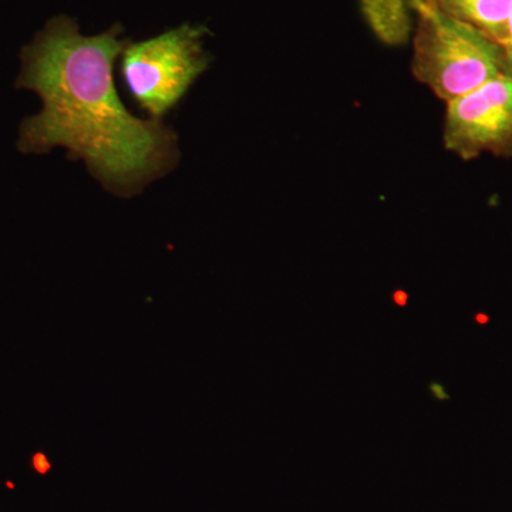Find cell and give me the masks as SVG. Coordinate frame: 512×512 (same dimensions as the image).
I'll list each match as a JSON object with an SVG mask.
<instances>
[{
    "mask_svg": "<svg viewBox=\"0 0 512 512\" xmlns=\"http://www.w3.org/2000/svg\"><path fill=\"white\" fill-rule=\"evenodd\" d=\"M120 26L84 36L60 16L22 50L18 89L42 100V110L23 120L18 148L46 154L66 148L82 160L107 191L130 197L173 170L178 138L160 120H143L124 107L114 83V63L128 42Z\"/></svg>",
    "mask_w": 512,
    "mask_h": 512,
    "instance_id": "6da1fadb",
    "label": "cell"
},
{
    "mask_svg": "<svg viewBox=\"0 0 512 512\" xmlns=\"http://www.w3.org/2000/svg\"><path fill=\"white\" fill-rule=\"evenodd\" d=\"M414 8L410 69L437 99L450 103L503 74V52L493 39L424 0H414Z\"/></svg>",
    "mask_w": 512,
    "mask_h": 512,
    "instance_id": "7a4b0ae2",
    "label": "cell"
},
{
    "mask_svg": "<svg viewBox=\"0 0 512 512\" xmlns=\"http://www.w3.org/2000/svg\"><path fill=\"white\" fill-rule=\"evenodd\" d=\"M204 26L183 25L163 35L128 43L121 53V76L128 93L151 119L173 110L210 64Z\"/></svg>",
    "mask_w": 512,
    "mask_h": 512,
    "instance_id": "3957f363",
    "label": "cell"
},
{
    "mask_svg": "<svg viewBox=\"0 0 512 512\" xmlns=\"http://www.w3.org/2000/svg\"><path fill=\"white\" fill-rule=\"evenodd\" d=\"M443 144L464 161L512 158V79L501 74L447 103Z\"/></svg>",
    "mask_w": 512,
    "mask_h": 512,
    "instance_id": "277c9868",
    "label": "cell"
},
{
    "mask_svg": "<svg viewBox=\"0 0 512 512\" xmlns=\"http://www.w3.org/2000/svg\"><path fill=\"white\" fill-rule=\"evenodd\" d=\"M359 6L366 25L383 45L400 47L412 40L414 0H359Z\"/></svg>",
    "mask_w": 512,
    "mask_h": 512,
    "instance_id": "5b68a950",
    "label": "cell"
},
{
    "mask_svg": "<svg viewBox=\"0 0 512 512\" xmlns=\"http://www.w3.org/2000/svg\"><path fill=\"white\" fill-rule=\"evenodd\" d=\"M431 8L473 26L501 45L512 0H424Z\"/></svg>",
    "mask_w": 512,
    "mask_h": 512,
    "instance_id": "8992f818",
    "label": "cell"
},
{
    "mask_svg": "<svg viewBox=\"0 0 512 512\" xmlns=\"http://www.w3.org/2000/svg\"><path fill=\"white\" fill-rule=\"evenodd\" d=\"M501 52H503V74L512 79V9L507 20V28L503 42H501Z\"/></svg>",
    "mask_w": 512,
    "mask_h": 512,
    "instance_id": "52a82bcc",
    "label": "cell"
}]
</instances>
